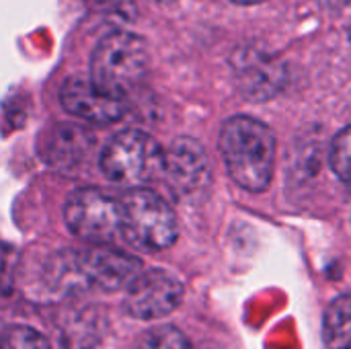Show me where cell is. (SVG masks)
I'll list each match as a JSON object with an SVG mask.
<instances>
[{"mask_svg": "<svg viewBox=\"0 0 351 349\" xmlns=\"http://www.w3.org/2000/svg\"><path fill=\"white\" fill-rule=\"evenodd\" d=\"M64 216L68 228L82 241L107 245L121 237L119 202L99 189L74 191L66 202Z\"/></svg>", "mask_w": 351, "mask_h": 349, "instance_id": "8992f818", "label": "cell"}, {"mask_svg": "<svg viewBox=\"0 0 351 349\" xmlns=\"http://www.w3.org/2000/svg\"><path fill=\"white\" fill-rule=\"evenodd\" d=\"M148 66V51L136 33L113 31L105 35L90 58V82L113 95L121 97L130 93L144 76Z\"/></svg>", "mask_w": 351, "mask_h": 349, "instance_id": "3957f363", "label": "cell"}, {"mask_svg": "<svg viewBox=\"0 0 351 349\" xmlns=\"http://www.w3.org/2000/svg\"><path fill=\"white\" fill-rule=\"evenodd\" d=\"M90 142L93 140L86 130L72 123H60L47 136L45 156L47 160L58 165H72L84 158V154L90 148Z\"/></svg>", "mask_w": 351, "mask_h": 349, "instance_id": "8fae6325", "label": "cell"}, {"mask_svg": "<svg viewBox=\"0 0 351 349\" xmlns=\"http://www.w3.org/2000/svg\"><path fill=\"white\" fill-rule=\"evenodd\" d=\"M136 349H191L189 339L175 327H156L140 337Z\"/></svg>", "mask_w": 351, "mask_h": 349, "instance_id": "4fadbf2b", "label": "cell"}, {"mask_svg": "<svg viewBox=\"0 0 351 349\" xmlns=\"http://www.w3.org/2000/svg\"><path fill=\"white\" fill-rule=\"evenodd\" d=\"M331 167L337 177L351 185V125L341 130L331 146Z\"/></svg>", "mask_w": 351, "mask_h": 349, "instance_id": "9a60e30c", "label": "cell"}, {"mask_svg": "<svg viewBox=\"0 0 351 349\" xmlns=\"http://www.w3.org/2000/svg\"><path fill=\"white\" fill-rule=\"evenodd\" d=\"M162 173L177 195L197 193L210 179L206 150L191 138H179L162 156Z\"/></svg>", "mask_w": 351, "mask_h": 349, "instance_id": "ba28073f", "label": "cell"}, {"mask_svg": "<svg viewBox=\"0 0 351 349\" xmlns=\"http://www.w3.org/2000/svg\"><path fill=\"white\" fill-rule=\"evenodd\" d=\"M121 237L136 249L162 251L177 241V218L171 206L154 191L138 187L123 195Z\"/></svg>", "mask_w": 351, "mask_h": 349, "instance_id": "277c9868", "label": "cell"}, {"mask_svg": "<svg viewBox=\"0 0 351 349\" xmlns=\"http://www.w3.org/2000/svg\"><path fill=\"white\" fill-rule=\"evenodd\" d=\"M234 72L239 86L245 91V95L253 99H265L276 95L280 82H282V66L269 58L263 56L259 49H243L234 58Z\"/></svg>", "mask_w": 351, "mask_h": 349, "instance_id": "30bf717a", "label": "cell"}, {"mask_svg": "<svg viewBox=\"0 0 351 349\" xmlns=\"http://www.w3.org/2000/svg\"><path fill=\"white\" fill-rule=\"evenodd\" d=\"M165 150L144 132L128 130L115 136L103 150V173L121 185H138L162 171Z\"/></svg>", "mask_w": 351, "mask_h": 349, "instance_id": "5b68a950", "label": "cell"}, {"mask_svg": "<svg viewBox=\"0 0 351 349\" xmlns=\"http://www.w3.org/2000/svg\"><path fill=\"white\" fill-rule=\"evenodd\" d=\"M14 274H16V251L10 245L0 243V296L12 290Z\"/></svg>", "mask_w": 351, "mask_h": 349, "instance_id": "2e32d148", "label": "cell"}, {"mask_svg": "<svg viewBox=\"0 0 351 349\" xmlns=\"http://www.w3.org/2000/svg\"><path fill=\"white\" fill-rule=\"evenodd\" d=\"M0 349H49V344L39 331L19 325L2 331Z\"/></svg>", "mask_w": 351, "mask_h": 349, "instance_id": "5bb4252c", "label": "cell"}, {"mask_svg": "<svg viewBox=\"0 0 351 349\" xmlns=\"http://www.w3.org/2000/svg\"><path fill=\"white\" fill-rule=\"evenodd\" d=\"M93 8L117 21L134 19V10H136L134 0H93Z\"/></svg>", "mask_w": 351, "mask_h": 349, "instance_id": "e0dca14e", "label": "cell"}, {"mask_svg": "<svg viewBox=\"0 0 351 349\" xmlns=\"http://www.w3.org/2000/svg\"><path fill=\"white\" fill-rule=\"evenodd\" d=\"M156 2H160V4H171V2H175V0H156Z\"/></svg>", "mask_w": 351, "mask_h": 349, "instance_id": "d6986e66", "label": "cell"}, {"mask_svg": "<svg viewBox=\"0 0 351 349\" xmlns=\"http://www.w3.org/2000/svg\"><path fill=\"white\" fill-rule=\"evenodd\" d=\"M350 39H351V27H350Z\"/></svg>", "mask_w": 351, "mask_h": 349, "instance_id": "44dd1931", "label": "cell"}, {"mask_svg": "<svg viewBox=\"0 0 351 349\" xmlns=\"http://www.w3.org/2000/svg\"><path fill=\"white\" fill-rule=\"evenodd\" d=\"M183 300L181 282L162 272L150 269L138 274L134 282L128 286V294L123 298V311L140 321H152L171 315Z\"/></svg>", "mask_w": 351, "mask_h": 349, "instance_id": "52a82bcc", "label": "cell"}, {"mask_svg": "<svg viewBox=\"0 0 351 349\" xmlns=\"http://www.w3.org/2000/svg\"><path fill=\"white\" fill-rule=\"evenodd\" d=\"M220 152L232 181L247 191H263L274 173L276 138L271 130L247 115L230 117L220 132Z\"/></svg>", "mask_w": 351, "mask_h": 349, "instance_id": "6da1fadb", "label": "cell"}, {"mask_svg": "<svg viewBox=\"0 0 351 349\" xmlns=\"http://www.w3.org/2000/svg\"><path fill=\"white\" fill-rule=\"evenodd\" d=\"M53 280L68 286L121 290L140 274V261L128 253L111 249H84L60 253L51 261Z\"/></svg>", "mask_w": 351, "mask_h": 349, "instance_id": "7a4b0ae2", "label": "cell"}, {"mask_svg": "<svg viewBox=\"0 0 351 349\" xmlns=\"http://www.w3.org/2000/svg\"><path fill=\"white\" fill-rule=\"evenodd\" d=\"M323 337L327 349H351V294H343L329 304Z\"/></svg>", "mask_w": 351, "mask_h": 349, "instance_id": "7c38bea8", "label": "cell"}, {"mask_svg": "<svg viewBox=\"0 0 351 349\" xmlns=\"http://www.w3.org/2000/svg\"><path fill=\"white\" fill-rule=\"evenodd\" d=\"M62 107L93 123H113L125 113V101L97 88L90 80L70 78L60 91Z\"/></svg>", "mask_w": 351, "mask_h": 349, "instance_id": "9c48e42d", "label": "cell"}, {"mask_svg": "<svg viewBox=\"0 0 351 349\" xmlns=\"http://www.w3.org/2000/svg\"><path fill=\"white\" fill-rule=\"evenodd\" d=\"M2 331H4V327H2V323H0V335H2Z\"/></svg>", "mask_w": 351, "mask_h": 349, "instance_id": "ffe728a7", "label": "cell"}, {"mask_svg": "<svg viewBox=\"0 0 351 349\" xmlns=\"http://www.w3.org/2000/svg\"><path fill=\"white\" fill-rule=\"evenodd\" d=\"M232 2H237V4H245V6H251V4H259V2H263V0H232Z\"/></svg>", "mask_w": 351, "mask_h": 349, "instance_id": "ac0fdd59", "label": "cell"}]
</instances>
